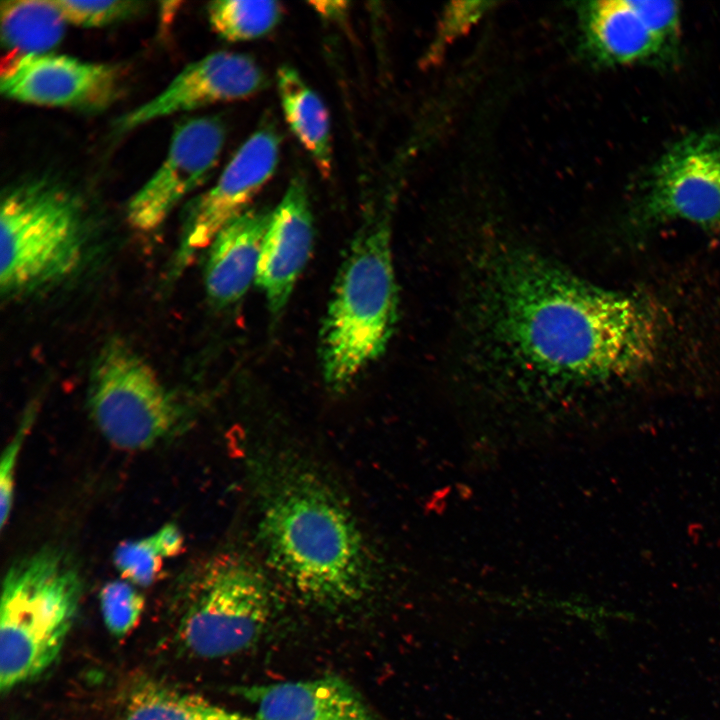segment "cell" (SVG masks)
<instances>
[{
	"label": "cell",
	"mask_w": 720,
	"mask_h": 720,
	"mask_svg": "<svg viewBox=\"0 0 720 720\" xmlns=\"http://www.w3.org/2000/svg\"><path fill=\"white\" fill-rule=\"evenodd\" d=\"M282 12V6L277 1L218 0L207 5L212 28L231 42L266 35L279 23Z\"/></svg>",
	"instance_id": "ffe728a7"
},
{
	"label": "cell",
	"mask_w": 720,
	"mask_h": 720,
	"mask_svg": "<svg viewBox=\"0 0 720 720\" xmlns=\"http://www.w3.org/2000/svg\"><path fill=\"white\" fill-rule=\"evenodd\" d=\"M639 225L720 224V130L687 135L650 168L634 208Z\"/></svg>",
	"instance_id": "ba28073f"
},
{
	"label": "cell",
	"mask_w": 720,
	"mask_h": 720,
	"mask_svg": "<svg viewBox=\"0 0 720 720\" xmlns=\"http://www.w3.org/2000/svg\"><path fill=\"white\" fill-rule=\"evenodd\" d=\"M99 601L104 624L116 637L132 631L144 609L142 594L128 581L115 580L105 584Z\"/></svg>",
	"instance_id": "7402d4cb"
},
{
	"label": "cell",
	"mask_w": 720,
	"mask_h": 720,
	"mask_svg": "<svg viewBox=\"0 0 720 720\" xmlns=\"http://www.w3.org/2000/svg\"><path fill=\"white\" fill-rule=\"evenodd\" d=\"M224 141L225 128L216 117H196L180 123L166 158L130 199L129 224L140 232L159 228L176 205L213 170Z\"/></svg>",
	"instance_id": "30bf717a"
},
{
	"label": "cell",
	"mask_w": 720,
	"mask_h": 720,
	"mask_svg": "<svg viewBox=\"0 0 720 720\" xmlns=\"http://www.w3.org/2000/svg\"><path fill=\"white\" fill-rule=\"evenodd\" d=\"M272 210L249 208L214 237L207 248L204 286L209 300L225 308L238 302L256 281Z\"/></svg>",
	"instance_id": "9a60e30c"
},
{
	"label": "cell",
	"mask_w": 720,
	"mask_h": 720,
	"mask_svg": "<svg viewBox=\"0 0 720 720\" xmlns=\"http://www.w3.org/2000/svg\"><path fill=\"white\" fill-rule=\"evenodd\" d=\"M398 318V288L390 229L368 219L337 273L320 340L325 384L348 389L385 352Z\"/></svg>",
	"instance_id": "3957f363"
},
{
	"label": "cell",
	"mask_w": 720,
	"mask_h": 720,
	"mask_svg": "<svg viewBox=\"0 0 720 720\" xmlns=\"http://www.w3.org/2000/svg\"><path fill=\"white\" fill-rule=\"evenodd\" d=\"M471 272V350L486 376L562 392L633 376L656 359L660 323L639 298L509 245L480 250Z\"/></svg>",
	"instance_id": "6da1fadb"
},
{
	"label": "cell",
	"mask_w": 720,
	"mask_h": 720,
	"mask_svg": "<svg viewBox=\"0 0 720 720\" xmlns=\"http://www.w3.org/2000/svg\"><path fill=\"white\" fill-rule=\"evenodd\" d=\"M82 593L77 569L56 548L16 561L2 584L0 688L8 692L58 657Z\"/></svg>",
	"instance_id": "5b68a950"
},
{
	"label": "cell",
	"mask_w": 720,
	"mask_h": 720,
	"mask_svg": "<svg viewBox=\"0 0 720 720\" xmlns=\"http://www.w3.org/2000/svg\"><path fill=\"white\" fill-rule=\"evenodd\" d=\"M164 556L154 535L122 542L113 561L121 576L137 586H149L161 576Z\"/></svg>",
	"instance_id": "44dd1931"
},
{
	"label": "cell",
	"mask_w": 720,
	"mask_h": 720,
	"mask_svg": "<svg viewBox=\"0 0 720 720\" xmlns=\"http://www.w3.org/2000/svg\"><path fill=\"white\" fill-rule=\"evenodd\" d=\"M66 23L85 28L104 27L128 19L143 10L138 1L54 0Z\"/></svg>",
	"instance_id": "603a6c76"
},
{
	"label": "cell",
	"mask_w": 720,
	"mask_h": 720,
	"mask_svg": "<svg viewBox=\"0 0 720 720\" xmlns=\"http://www.w3.org/2000/svg\"><path fill=\"white\" fill-rule=\"evenodd\" d=\"M88 406L103 436L127 451L152 447L181 419L179 404L154 368L118 338L107 341L93 361Z\"/></svg>",
	"instance_id": "52a82bcc"
},
{
	"label": "cell",
	"mask_w": 720,
	"mask_h": 720,
	"mask_svg": "<svg viewBox=\"0 0 720 720\" xmlns=\"http://www.w3.org/2000/svg\"><path fill=\"white\" fill-rule=\"evenodd\" d=\"M265 82L262 69L251 57L214 52L188 64L162 92L121 116L116 128L129 131L175 113L247 98Z\"/></svg>",
	"instance_id": "7c38bea8"
},
{
	"label": "cell",
	"mask_w": 720,
	"mask_h": 720,
	"mask_svg": "<svg viewBox=\"0 0 720 720\" xmlns=\"http://www.w3.org/2000/svg\"><path fill=\"white\" fill-rule=\"evenodd\" d=\"M314 225L305 180L294 177L275 209L263 240L255 283L265 295L273 316L286 307L296 281L307 264Z\"/></svg>",
	"instance_id": "4fadbf2b"
},
{
	"label": "cell",
	"mask_w": 720,
	"mask_h": 720,
	"mask_svg": "<svg viewBox=\"0 0 720 720\" xmlns=\"http://www.w3.org/2000/svg\"><path fill=\"white\" fill-rule=\"evenodd\" d=\"M191 584L177 629L187 651L220 658L258 641L271 618L272 599L255 564L238 554L221 553L201 567Z\"/></svg>",
	"instance_id": "8992f818"
},
{
	"label": "cell",
	"mask_w": 720,
	"mask_h": 720,
	"mask_svg": "<svg viewBox=\"0 0 720 720\" xmlns=\"http://www.w3.org/2000/svg\"><path fill=\"white\" fill-rule=\"evenodd\" d=\"M0 234V290L7 300L69 280L88 252V222L81 201L46 178L26 180L3 194Z\"/></svg>",
	"instance_id": "277c9868"
},
{
	"label": "cell",
	"mask_w": 720,
	"mask_h": 720,
	"mask_svg": "<svg viewBox=\"0 0 720 720\" xmlns=\"http://www.w3.org/2000/svg\"><path fill=\"white\" fill-rule=\"evenodd\" d=\"M583 24L590 49L609 64L654 60L673 50L652 30L634 0L589 2Z\"/></svg>",
	"instance_id": "2e32d148"
},
{
	"label": "cell",
	"mask_w": 720,
	"mask_h": 720,
	"mask_svg": "<svg viewBox=\"0 0 720 720\" xmlns=\"http://www.w3.org/2000/svg\"><path fill=\"white\" fill-rule=\"evenodd\" d=\"M30 425L31 420L25 418L2 453L0 461L1 530H3L8 523L12 511L17 461Z\"/></svg>",
	"instance_id": "cb8c5ba5"
},
{
	"label": "cell",
	"mask_w": 720,
	"mask_h": 720,
	"mask_svg": "<svg viewBox=\"0 0 720 720\" xmlns=\"http://www.w3.org/2000/svg\"><path fill=\"white\" fill-rule=\"evenodd\" d=\"M264 478L258 535L270 567L298 595L340 605L370 580L360 530L342 500L311 470L284 465Z\"/></svg>",
	"instance_id": "7a4b0ae2"
},
{
	"label": "cell",
	"mask_w": 720,
	"mask_h": 720,
	"mask_svg": "<svg viewBox=\"0 0 720 720\" xmlns=\"http://www.w3.org/2000/svg\"><path fill=\"white\" fill-rule=\"evenodd\" d=\"M123 720H260L219 706L194 694L160 685L138 688L129 700Z\"/></svg>",
	"instance_id": "d6986e66"
},
{
	"label": "cell",
	"mask_w": 720,
	"mask_h": 720,
	"mask_svg": "<svg viewBox=\"0 0 720 720\" xmlns=\"http://www.w3.org/2000/svg\"><path fill=\"white\" fill-rule=\"evenodd\" d=\"M3 44L17 55L45 54L61 41L66 24L53 1L1 2Z\"/></svg>",
	"instance_id": "ac0fdd59"
},
{
	"label": "cell",
	"mask_w": 720,
	"mask_h": 720,
	"mask_svg": "<svg viewBox=\"0 0 720 720\" xmlns=\"http://www.w3.org/2000/svg\"><path fill=\"white\" fill-rule=\"evenodd\" d=\"M277 88L290 129L321 174L328 177L332 170V145L329 115L324 103L289 65L278 69Z\"/></svg>",
	"instance_id": "e0dca14e"
},
{
	"label": "cell",
	"mask_w": 720,
	"mask_h": 720,
	"mask_svg": "<svg viewBox=\"0 0 720 720\" xmlns=\"http://www.w3.org/2000/svg\"><path fill=\"white\" fill-rule=\"evenodd\" d=\"M153 535L164 558L176 556L182 551L184 538L180 530L174 524H166Z\"/></svg>",
	"instance_id": "d4e9b609"
},
{
	"label": "cell",
	"mask_w": 720,
	"mask_h": 720,
	"mask_svg": "<svg viewBox=\"0 0 720 720\" xmlns=\"http://www.w3.org/2000/svg\"><path fill=\"white\" fill-rule=\"evenodd\" d=\"M260 720H377L360 694L337 676L237 688Z\"/></svg>",
	"instance_id": "5bb4252c"
},
{
	"label": "cell",
	"mask_w": 720,
	"mask_h": 720,
	"mask_svg": "<svg viewBox=\"0 0 720 720\" xmlns=\"http://www.w3.org/2000/svg\"><path fill=\"white\" fill-rule=\"evenodd\" d=\"M119 82L111 65L45 53L17 55L2 69L0 88L18 102L91 112L114 102Z\"/></svg>",
	"instance_id": "8fae6325"
},
{
	"label": "cell",
	"mask_w": 720,
	"mask_h": 720,
	"mask_svg": "<svg viewBox=\"0 0 720 720\" xmlns=\"http://www.w3.org/2000/svg\"><path fill=\"white\" fill-rule=\"evenodd\" d=\"M280 152V135L271 122L243 143L217 183L189 204L183 222L173 273H180L208 248L227 224L250 208L256 194L274 174Z\"/></svg>",
	"instance_id": "9c48e42d"
},
{
	"label": "cell",
	"mask_w": 720,
	"mask_h": 720,
	"mask_svg": "<svg viewBox=\"0 0 720 720\" xmlns=\"http://www.w3.org/2000/svg\"><path fill=\"white\" fill-rule=\"evenodd\" d=\"M311 4L314 5V8L318 10L320 14L327 17H337L346 9V3L339 1L312 2Z\"/></svg>",
	"instance_id": "484cf974"
}]
</instances>
